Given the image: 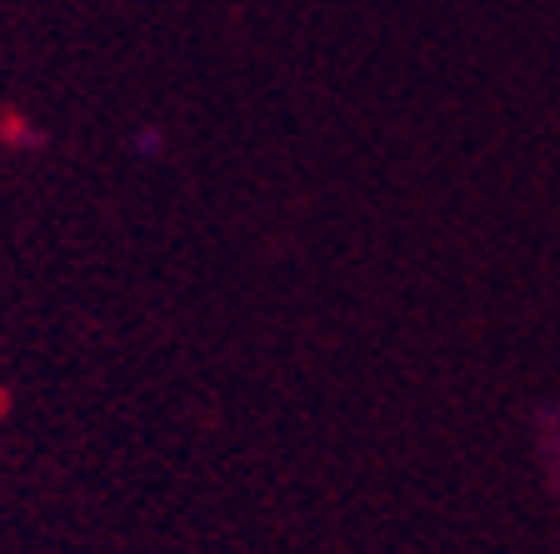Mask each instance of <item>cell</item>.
Returning <instances> with one entry per match:
<instances>
[{
	"label": "cell",
	"instance_id": "6da1fadb",
	"mask_svg": "<svg viewBox=\"0 0 560 554\" xmlns=\"http://www.w3.org/2000/svg\"><path fill=\"white\" fill-rule=\"evenodd\" d=\"M0 145H11V151H46V130L31 126L25 116H5L0 120Z\"/></svg>",
	"mask_w": 560,
	"mask_h": 554
},
{
	"label": "cell",
	"instance_id": "7a4b0ae2",
	"mask_svg": "<svg viewBox=\"0 0 560 554\" xmlns=\"http://www.w3.org/2000/svg\"><path fill=\"white\" fill-rule=\"evenodd\" d=\"M165 145H171V140H165V130H161V126H140L136 135H130V151H136L140 161H161Z\"/></svg>",
	"mask_w": 560,
	"mask_h": 554
}]
</instances>
